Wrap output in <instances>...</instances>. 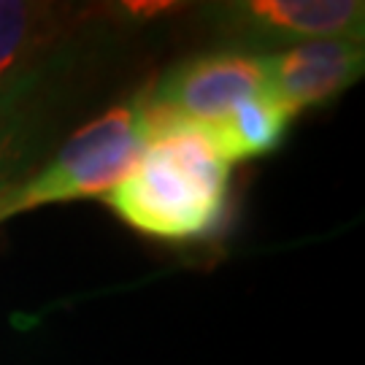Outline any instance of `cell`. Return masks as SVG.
I'll return each instance as SVG.
<instances>
[{
  "mask_svg": "<svg viewBox=\"0 0 365 365\" xmlns=\"http://www.w3.org/2000/svg\"><path fill=\"white\" fill-rule=\"evenodd\" d=\"M295 114L282 106L274 95L262 90L247 101L235 103L225 117L206 125L217 152L227 165L262 157L282 144Z\"/></svg>",
  "mask_w": 365,
  "mask_h": 365,
  "instance_id": "6",
  "label": "cell"
},
{
  "mask_svg": "<svg viewBox=\"0 0 365 365\" xmlns=\"http://www.w3.org/2000/svg\"><path fill=\"white\" fill-rule=\"evenodd\" d=\"M363 41H303L287 52L265 54V92L298 117L303 108L325 103L352 87L363 73Z\"/></svg>",
  "mask_w": 365,
  "mask_h": 365,
  "instance_id": "4",
  "label": "cell"
},
{
  "mask_svg": "<svg viewBox=\"0 0 365 365\" xmlns=\"http://www.w3.org/2000/svg\"><path fill=\"white\" fill-rule=\"evenodd\" d=\"M227 173L209 128L190 119L152 138L130 176L106 192L122 222L155 238L184 241L220 225L227 203Z\"/></svg>",
  "mask_w": 365,
  "mask_h": 365,
  "instance_id": "1",
  "label": "cell"
},
{
  "mask_svg": "<svg viewBox=\"0 0 365 365\" xmlns=\"http://www.w3.org/2000/svg\"><path fill=\"white\" fill-rule=\"evenodd\" d=\"M144 149L146 141L135 101L108 108L73 133L41 173L0 195V222L49 203L106 195L125 176H130L141 163Z\"/></svg>",
  "mask_w": 365,
  "mask_h": 365,
  "instance_id": "2",
  "label": "cell"
},
{
  "mask_svg": "<svg viewBox=\"0 0 365 365\" xmlns=\"http://www.w3.org/2000/svg\"><path fill=\"white\" fill-rule=\"evenodd\" d=\"M30 95L33 78L19 73V78L6 81L0 87V195L9 190V173L22 160L30 138Z\"/></svg>",
  "mask_w": 365,
  "mask_h": 365,
  "instance_id": "7",
  "label": "cell"
},
{
  "mask_svg": "<svg viewBox=\"0 0 365 365\" xmlns=\"http://www.w3.org/2000/svg\"><path fill=\"white\" fill-rule=\"evenodd\" d=\"M165 9H170V3H128L125 11L133 14V16H157Z\"/></svg>",
  "mask_w": 365,
  "mask_h": 365,
  "instance_id": "9",
  "label": "cell"
},
{
  "mask_svg": "<svg viewBox=\"0 0 365 365\" xmlns=\"http://www.w3.org/2000/svg\"><path fill=\"white\" fill-rule=\"evenodd\" d=\"M265 90V54L217 52L190 57L170 71L149 95L190 122L211 125L235 103Z\"/></svg>",
  "mask_w": 365,
  "mask_h": 365,
  "instance_id": "3",
  "label": "cell"
},
{
  "mask_svg": "<svg viewBox=\"0 0 365 365\" xmlns=\"http://www.w3.org/2000/svg\"><path fill=\"white\" fill-rule=\"evenodd\" d=\"M38 33V9L22 0H0V87L30 54Z\"/></svg>",
  "mask_w": 365,
  "mask_h": 365,
  "instance_id": "8",
  "label": "cell"
},
{
  "mask_svg": "<svg viewBox=\"0 0 365 365\" xmlns=\"http://www.w3.org/2000/svg\"><path fill=\"white\" fill-rule=\"evenodd\" d=\"M235 9L265 38H360L365 19V6L354 0H257Z\"/></svg>",
  "mask_w": 365,
  "mask_h": 365,
  "instance_id": "5",
  "label": "cell"
}]
</instances>
